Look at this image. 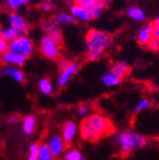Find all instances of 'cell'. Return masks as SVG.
I'll list each match as a JSON object with an SVG mask.
<instances>
[{"label":"cell","instance_id":"29","mask_svg":"<svg viewBox=\"0 0 159 160\" xmlns=\"http://www.w3.org/2000/svg\"><path fill=\"white\" fill-rule=\"evenodd\" d=\"M147 47H148L151 51L159 52V38L153 36V37L150 40V42L148 43Z\"/></svg>","mask_w":159,"mask_h":160},{"label":"cell","instance_id":"31","mask_svg":"<svg viewBox=\"0 0 159 160\" xmlns=\"http://www.w3.org/2000/svg\"><path fill=\"white\" fill-rule=\"evenodd\" d=\"M8 50V42L0 34V54H3Z\"/></svg>","mask_w":159,"mask_h":160},{"label":"cell","instance_id":"28","mask_svg":"<svg viewBox=\"0 0 159 160\" xmlns=\"http://www.w3.org/2000/svg\"><path fill=\"white\" fill-rule=\"evenodd\" d=\"M73 1H74V4L90 10L95 4L96 0H73Z\"/></svg>","mask_w":159,"mask_h":160},{"label":"cell","instance_id":"10","mask_svg":"<svg viewBox=\"0 0 159 160\" xmlns=\"http://www.w3.org/2000/svg\"><path fill=\"white\" fill-rule=\"evenodd\" d=\"M79 65L75 63H72L68 68L64 69L61 71L60 74L58 76L57 79V84L59 87H63L67 85V83L71 80V78L74 75V73L78 71Z\"/></svg>","mask_w":159,"mask_h":160},{"label":"cell","instance_id":"22","mask_svg":"<svg viewBox=\"0 0 159 160\" xmlns=\"http://www.w3.org/2000/svg\"><path fill=\"white\" fill-rule=\"evenodd\" d=\"M102 81H103L104 85H106L107 87H113V86H117L119 83H120L121 79L118 78L116 75H114L111 72H109L103 75Z\"/></svg>","mask_w":159,"mask_h":160},{"label":"cell","instance_id":"16","mask_svg":"<svg viewBox=\"0 0 159 160\" xmlns=\"http://www.w3.org/2000/svg\"><path fill=\"white\" fill-rule=\"evenodd\" d=\"M128 16L136 22H144L146 20V13L140 7L132 6L127 10Z\"/></svg>","mask_w":159,"mask_h":160},{"label":"cell","instance_id":"14","mask_svg":"<svg viewBox=\"0 0 159 160\" xmlns=\"http://www.w3.org/2000/svg\"><path fill=\"white\" fill-rule=\"evenodd\" d=\"M129 71H130L129 65L125 61H119V62L113 63L112 67L110 68V72L120 79L125 78L128 75Z\"/></svg>","mask_w":159,"mask_h":160},{"label":"cell","instance_id":"4","mask_svg":"<svg viewBox=\"0 0 159 160\" xmlns=\"http://www.w3.org/2000/svg\"><path fill=\"white\" fill-rule=\"evenodd\" d=\"M8 50L19 52L28 57L33 52V44L30 38L25 35H20L12 40V42H9Z\"/></svg>","mask_w":159,"mask_h":160},{"label":"cell","instance_id":"9","mask_svg":"<svg viewBox=\"0 0 159 160\" xmlns=\"http://www.w3.org/2000/svg\"><path fill=\"white\" fill-rule=\"evenodd\" d=\"M8 21H9V25L14 29H16L17 31L20 32L22 34H25L29 29L28 27V23L26 22L25 18L18 14L16 12H12V13H10L9 14V17H8Z\"/></svg>","mask_w":159,"mask_h":160},{"label":"cell","instance_id":"26","mask_svg":"<svg viewBox=\"0 0 159 160\" xmlns=\"http://www.w3.org/2000/svg\"><path fill=\"white\" fill-rule=\"evenodd\" d=\"M38 153H39V143L37 142L32 143L29 147L27 160H38Z\"/></svg>","mask_w":159,"mask_h":160},{"label":"cell","instance_id":"23","mask_svg":"<svg viewBox=\"0 0 159 160\" xmlns=\"http://www.w3.org/2000/svg\"><path fill=\"white\" fill-rule=\"evenodd\" d=\"M38 88L43 94H46V95L51 94L52 92V85L50 80L47 78H42V79L39 80Z\"/></svg>","mask_w":159,"mask_h":160},{"label":"cell","instance_id":"11","mask_svg":"<svg viewBox=\"0 0 159 160\" xmlns=\"http://www.w3.org/2000/svg\"><path fill=\"white\" fill-rule=\"evenodd\" d=\"M1 73L5 77H12L15 82H18V83H22L25 79L24 73L20 69H18L17 67L10 66V65L3 67Z\"/></svg>","mask_w":159,"mask_h":160},{"label":"cell","instance_id":"19","mask_svg":"<svg viewBox=\"0 0 159 160\" xmlns=\"http://www.w3.org/2000/svg\"><path fill=\"white\" fill-rule=\"evenodd\" d=\"M106 4L103 0H96L95 4L89 10L91 14V19H97L101 16Z\"/></svg>","mask_w":159,"mask_h":160},{"label":"cell","instance_id":"24","mask_svg":"<svg viewBox=\"0 0 159 160\" xmlns=\"http://www.w3.org/2000/svg\"><path fill=\"white\" fill-rule=\"evenodd\" d=\"M64 160H86V159L78 150L71 149L64 153Z\"/></svg>","mask_w":159,"mask_h":160},{"label":"cell","instance_id":"34","mask_svg":"<svg viewBox=\"0 0 159 160\" xmlns=\"http://www.w3.org/2000/svg\"><path fill=\"white\" fill-rule=\"evenodd\" d=\"M71 64H72V62L69 61V60H61V61L59 62V64H58V67L60 70H64V69L68 68Z\"/></svg>","mask_w":159,"mask_h":160},{"label":"cell","instance_id":"8","mask_svg":"<svg viewBox=\"0 0 159 160\" xmlns=\"http://www.w3.org/2000/svg\"><path fill=\"white\" fill-rule=\"evenodd\" d=\"M153 30H154V23L148 22L146 23L138 32L137 34V41L142 46H147L150 40L153 37Z\"/></svg>","mask_w":159,"mask_h":160},{"label":"cell","instance_id":"32","mask_svg":"<svg viewBox=\"0 0 159 160\" xmlns=\"http://www.w3.org/2000/svg\"><path fill=\"white\" fill-rule=\"evenodd\" d=\"M7 122H8V125L10 126H15L19 122V117L17 115H11L8 118Z\"/></svg>","mask_w":159,"mask_h":160},{"label":"cell","instance_id":"30","mask_svg":"<svg viewBox=\"0 0 159 160\" xmlns=\"http://www.w3.org/2000/svg\"><path fill=\"white\" fill-rule=\"evenodd\" d=\"M90 112H91V109L88 105L86 104H82L78 107V110H77V112L78 114L80 115L81 117H87L89 114H90Z\"/></svg>","mask_w":159,"mask_h":160},{"label":"cell","instance_id":"5","mask_svg":"<svg viewBox=\"0 0 159 160\" xmlns=\"http://www.w3.org/2000/svg\"><path fill=\"white\" fill-rule=\"evenodd\" d=\"M40 51L42 54L50 59H56L60 54V49H59V44L46 35L41 39L40 43Z\"/></svg>","mask_w":159,"mask_h":160},{"label":"cell","instance_id":"20","mask_svg":"<svg viewBox=\"0 0 159 160\" xmlns=\"http://www.w3.org/2000/svg\"><path fill=\"white\" fill-rule=\"evenodd\" d=\"M56 158L52 154L47 144L42 143L39 144V153L38 160H55Z\"/></svg>","mask_w":159,"mask_h":160},{"label":"cell","instance_id":"36","mask_svg":"<svg viewBox=\"0 0 159 160\" xmlns=\"http://www.w3.org/2000/svg\"><path fill=\"white\" fill-rule=\"evenodd\" d=\"M153 36L159 38V26H154L153 30Z\"/></svg>","mask_w":159,"mask_h":160},{"label":"cell","instance_id":"15","mask_svg":"<svg viewBox=\"0 0 159 160\" xmlns=\"http://www.w3.org/2000/svg\"><path fill=\"white\" fill-rule=\"evenodd\" d=\"M36 129V118L33 115H27L24 117L22 122V130L25 135L31 136L33 134Z\"/></svg>","mask_w":159,"mask_h":160},{"label":"cell","instance_id":"38","mask_svg":"<svg viewBox=\"0 0 159 160\" xmlns=\"http://www.w3.org/2000/svg\"><path fill=\"white\" fill-rule=\"evenodd\" d=\"M103 1H104V2H105V4L107 5V4H109V3L112 2V0H103Z\"/></svg>","mask_w":159,"mask_h":160},{"label":"cell","instance_id":"35","mask_svg":"<svg viewBox=\"0 0 159 160\" xmlns=\"http://www.w3.org/2000/svg\"><path fill=\"white\" fill-rule=\"evenodd\" d=\"M52 7V5L50 2H48V1L44 2V3L42 4V6H41L42 10H43V11H45V12H49V11H51Z\"/></svg>","mask_w":159,"mask_h":160},{"label":"cell","instance_id":"33","mask_svg":"<svg viewBox=\"0 0 159 160\" xmlns=\"http://www.w3.org/2000/svg\"><path fill=\"white\" fill-rule=\"evenodd\" d=\"M54 24H53V22L52 21V20H50V19H46L45 21H43L42 22V29L44 30V31H48V30H50L52 26H53Z\"/></svg>","mask_w":159,"mask_h":160},{"label":"cell","instance_id":"18","mask_svg":"<svg viewBox=\"0 0 159 160\" xmlns=\"http://www.w3.org/2000/svg\"><path fill=\"white\" fill-rule=\"evenodd\" d=\"M0 34L2 35V37L6 40L7 42H12V40H14L15 38H17L20 35H24L22 34L19 31H17L16 29L12 28V27H9V28H4L1 29V32H0Z\"/></svg>","mask_w":159,"mask_h":160},{"label":"cell","instance_id":"13","mask_svg":"<svg viewBox=\"0 0 159 160\" xmlns=\"http://www.w3.org/2000/svg\"><path fill=\"white\" fill-rule=\"evenodd\" d=\"M71 14L75 19H78L83 22H88L89 20H91L90 11L84 7H81L76 4H74L71 7Z\"/></svg>","mask_w":159,"mask_h":160},{"label":"cell","instance_id":"1","mask_svg":"<svg viewBox=\"0 0 159 160\" xmlns=\"http://www.w3.org/2000/svg\"><path fill=\"white\" fill-rule=\"evenodd\" d=\"M113 131L110 120L100 113H92L84 118L80 125V135L88 142H96Z\"/></svg>","mask_w":159,"mask_h":160},{"label":"cell","instance_id":"27","mask_svg":"<svg viewBox=\"0 0 159 160\" xmlns=\"http://www.w3.org/2000/svg\"><path fill=\"white\" fill-rule=\"evenodd\" d=\"M29 2H31V0H7L9 7L12 10H17L22 5L28 4Z\"/></svg>","mask_w":159,"mask_h":160},{"label":"cell","instance_id":"21","mask_svg":"<svg viewBox=\"0 0 159 160\" xmlns=\"http://www.w3.org/2000/svg\"><path fill=\"white\" fill-rule=\"evenodd\" d=\"M47 32H48V36H50L57 44H60L62 42L63 35H62L61 30L58 27V25H53L50 30L47 31Z\"/></svg>","mask_w":159,"mask_h":160},{"label":"cell","instance_id":"12","mask_svg":"<svg viewBox=\"0 0 159 160\" xmlns=\"http://www.w3.org/2000/svg\"><path fill=\"white\" fill-rule=\"evenodd\" d=\"M77 132V125L76 123H74L73 121H67L64 126H63V130H62V138L65 141V143L71 144L73 139L76 135Z\"/></svg>","mask_w":159,"mask_h":160},{"label":"cell","instance_id":"3","mask_svg":"<svg viewBox=\"0 0 159 160\" xmlns=\"http://www.w3.org/2000/svg\"><path fill=\"white\" fill-rule=\"evenodd\" d=\"M113 141L118 146L119 151L122 154H129L145 147L147 139L140 133L127 130L115 132L113 135Z\"/></svg>","mask_w":159,"mask_h":160},{"label":"cell","instance_id":"25","mask_svg":"<svg viewBox=\"0 0 159 160\" xmlns=\"http://www.w3.org/2000/svg\"><path fill=\"white\" fill-rule=\"evenodd\" d=\"M151 106V102H150V100L147 99V98H142L140 101H139L132 110V113L133 114H136L138 112H140L144 110H147L149 107Z\"/></svg>","mask_w":159,"mask_h":160},{"label":"cell","instance_id":"6","mask_svg":"<svg viewBox=\"0 0 159 160\" xmlns=\"http://www.w3.org/2000/svg\"><path fill=\"white\" fill-rule=\"evenodd\" d=\"M52 154L55 157L58 158L59 156H61L65 150H66V146L67 144L65 143V141L63 140L62 136L59 135V134H52L50 139H49V142L47 143Z\"/></svg>","mask_w":159,"mask_h":160},{"label":"cell","instance_id":"37","mask_svg":"<svg viewBox=\"0 0 159 160\" xmlns=\"http://www.w3.org/2000/svg\"><path fill=\"white\" fill-rule=\"evenodd\" d=\"M153 23H154V26H159V15L156 17V19L154 20Z\"/></svg>","mask_w":159,"mask_h":160},{"label":"cell","instance_id":"2","mask_svg":"<svg viewBox=\"0 0 159 160\" xmlns=\"http://www.w3.org/2000/svg\"><path fill=\"white\" fill-rule=\"evenodd\" d=\"M112 38L109 33L99 30H91L86 36L87 57L90 61H95L110 46Z\"/></svg>","mask_w":159,"mask_h":160},{"label":"cell","instance_id":"7","mask_svg":"<svg viewBox=\"0 0 159 160\" xmlns=\"http://www.w3.org/2000/svg\"><path fill=\"white\" fill-rule=\"evenodd\" d=\"M3 61L10 66L13 67H20L23 66L27 60V56L24 54H21L16 52H12L10 50H7L3 53Z\"/></svg>","mask_w":159,"mask_h":160},{"label":"cell","instance_id":"39","mask_svg":"<svg viewBox=\"0 0 159 160\" xmlns=\"http://www.w3.org/2000/svg\"><path fill=\"white\" fill-rule=\"evenodd\" d=\"M0 32H1V28H0Z\"/></svg>","mask_w":159,"mask_h":160},{"label":"cell","instance_id":"17","mask_svg":"<svg viewBox=\"0 0 159 160\" xmlns=\"http://www.w3.org/2000/svg\"><path fill=\"white\" fill-rule=\"evenodd\" d=\"M76 21V19L67 12H59L54 17V22L57 25H72Z\"/></svg>","mask_w":159,"mask_h":160}]
</instances>
